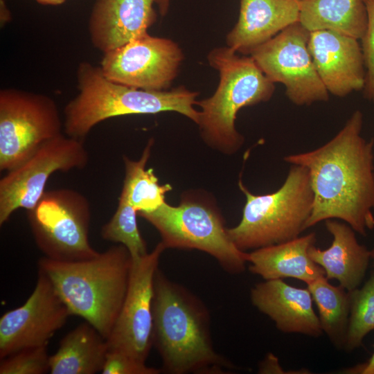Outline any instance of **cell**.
<instances>
[{"label": "cell", "mask_w": 374, "mask_h": 374, "mask_svg": "<svg viewBox=\"0 0 374 374\" xmlns=\"http://www.w3.org/2000/svg\"><path fill=\"white\" fill-rule=\"evenodd\" d=\"M296 1H300L301 0H296Z\"/></svg>", "instance_id": "obj_36"}, {"label": "cell", "mask_w": 374, "mask_h": 374, "mask_svg": "<svg viewBox=\"0 0 374 374\" xmlns=\"http://www.w3.org/2000/svg\"><path fill=\"white\" fill-rule=\"evenodd\" d=\"M55 100L17 89L0 91V170L10 171L46 141L62 134Z\"/></svg>", "instance_id": "obj_9"}, {"label": "cell", "mask_w": 374, "mask_h": 374, "mask_svg": "<svg viewBox=\"0 0 374 374\" xmlns=\"http://www.w3.org/2000/svg\"><path fill=\"white\" fill-rule=\"evenodd\" d=\"M184 59L172 40L146 33L103 54L100 68L108 80L150 91H164L178 73Z\"/></svg>", "instance_id": "obj_12"}, {"label": "cell", "mask_w": 374, "mask_h": 374, "mask_svg": "<svg viewBox=\"0 0 374 374\" xmlns=\"http://www.w3.org/2000/svg\"><path fill=\"white\" fill-rule=\"evenodd\" d=\"M165 249L160 242L151 252L132 260L127 293L112 330L106 339L108 350L121 351L145 362L153 346L154 276Z\"/></svg>", "instance_id": "obj_13"}, {"label": "cell", "mask_w": 374, "mask_h": 374, "mask_svg": "<svg viewBox=\"0 0 374 374\" xmlns=\"http://www.w3.org/2000/svg\"><path fill=\"white\" fill-rule=\"evenodd\" d=\"M170 0H156L161 15L164 16L168 10Z\"/></svg>", "instance_id": "obj_33"}, {"label": "cell", "mask_w": 374, "mask_h": 374, "mask_svg": "<svg viewBox=\"0 0 374 374\" xmlns=\"http://www.w3.org/2000/svg\"><path fill=\"white\" fill-rule=\"evenodd\" d=\"M132 265L128 250L119 244L80 260L44 256L38 270L49 278L71 314L84 319L107 339L123 305Z\"/></svg>", "instance_id": "obj_3"}, {"label": "cell", "mask_w": 374, "mask_h": 374, "mask_svg": "<svg viewBox=\"0 0 374 374\" xmlns=\"http://www.w3.org/2000/svg\"><path fill=\"white\" fill-rule=\"evenodd\" d=\"M138 215L155 227L166 249L200 250L213 256L229 274L245 270L248 253L231 240L221 215L213 205L184 199L177 206L165 202L152 212Z\"/></svg>", "instance_id": "obj_7"}, {"label": "cell", "mask_w": 374, "mask_h": 374, "mask_svg": "<svg viewBox=\"0 0 374 374\" xmlns=\"http://www.w3.org/2000/svg\"><path fill=\"white\" fill-rule=\"evenodd\" d=\"M70 316L49 278L38 270L35 287L26 301L0 319V359L26 348L48 346Z\"/></svg>", "instance_id": "obj_14"}, {"label": "cell", "mask_w": 374, "mask_h": 374, "mask_svg": "<svg viewBox=\"0 0 374 374\" xmlns=\"http://www.w3.org/2000/svg\"><path fill=\"white\" fill-rule=\"evenodd\" d=\"M250 297L253 305L268 316L283 332L315 337L322 335L308 288L291 286L282 279L265 280L251 288Z\"/></svg>", "instance_id": "obj_17"}, {"label": "cell", "mask_w": 374, "mask_h": 374, "mask_svg": "<svg viewBox=\"0 0 374 374\" xmlns=\"http://www.w3.org/2000/svg\"><path fill=\"white\" fill-rule=\"evenodd\" d=\"M153 145L150 140L137 161L123 156L125 177L120 197L124 198L138 213L152 212L165 201V195L172 189L169 184L160 185L153 169H146Z\"/></svg>", "instance_id": "obj_23"}, {"label": "cell", "mask_w": 374, "mask_h": 374, "mask_svg": "<svg viewBox=\"0 0 374 374\" xmlns=\"http://www.w3.org/2000/svg\"><path fill=\"white\" fill-rule=\"evenodd\" d=\"M357 39L331 30L310 32L308 50L328 92L345 97L364 89L366 67Z\"/></svg>", "instance_id": "obj_15"}, {"label": "cell", "mask_w": 374, "mask_h": 374, "mask_svg": "<svg viewBox=\"0 0 374 374\" xmlns=\"http://www.w3.org/2000/svg\"><path fill=\"white\" fill-rule=\"evenodd\" d=\"M83 142L61 134L7 172L0 180L1 226L17 209H32L45 193L48 180L54 172L81 170L87 166L89 153Z\"/></svg>", "instance_id": "obj_10"}, {"label": "cell", "mask_w": 374, "mask_h": 374, "mask_svg": "<svg viewBox=\"0 0 374 374\" xmlns=\"http://www.w3.org/2000/svg\"><path fill=\"white\" fill-rule=\"evenodd\" d=\"M325 225L332 235V244L323 250L312 246L310 257L323 269L328 280L335 279L345 290L352 291L364 279L371 251L357 242L355 231L348 224L330 219Z\"/></svg>", "instance_id": "obj_19"}, {"label": "cell", "mask_w": 374, "mask_h": 374, "mask_svg": "<svg viewBox=\"0 0 374 374\" xmlns=\"http://www.w3.org/2000/svg\"><path fill=\"white\" fill-rule=\"evenodd\" d=\"M362 125L357 110L326 143L284 157L309 172L314 202L306 229L330 219L344 221L364 236L374 229V141L362 137Z\"/></svg>", "instance_id": "obj_1"}, {"label": "cell", "mask_w": 374, "mask_h": 374, "mask_svg": "<svg viewBox=\"0 0 374 374\" xmlns=\"http://www.w3.org/2000/svg\"><path fill=\"white\" fill-rule=\"evenodd\" d=\"M309 37L310 31L296 22L250 54L264 74L272 82L283 84L287 98L299 106L329 97L309 52Z\"/></svg>", "instance_id": "obj_11"}, {"label": "cell", "mask_w": 374, "mask_h": 374, "mask_svg": "<svg viewBox=\"0 0 374 374\" xmlns=\"http://www.w3.org/2000/svg\"><path fill=\"white\" fill-rule=\"evenodd\" d=\"M312 232L285 242L254 249L248 253L249 271L265 280L293 278L306 284L325 276L323 269L309 255V249L316 242Z\"/></svg>", "instance_id": "obj_20"}, {"label": "cell", "mask_w": 374, "mask_h": 374, "mask_svg": "<svg viewBox=\"0 0 374 374\" xmlns=\"http://www.w3.org/2000/svg\"><path fill=\"white\" fill-rule=\"evenodd\" d=\"M238 186L246 202L240 223L228 233L241 251L285 242L306 229L314 202L306 168L291 165L283 184L269 194L251 193L241 179Z\"/></svg>", "instance_id": "obj_6"}, {"label": "cell", "mask_w": 374, "mask_h": 374, "mask_svg": "<svg viewBox=\"0 0 374 374\" xmlns=\"http://www.w3.org/2000/svg\"><path fill=\"white\" fill-rule=\"evenodd\" d=\"M26 211L35 243L46 257L75 261L98 253L89 240L90 204L81 193L71 188L46 190Z\"/></svg>", "instance_id": "obj_8"}, {"label": "cell", "mask_w": 374, "mask_h": 374, "mask_svg": "<svg viewBox=\"0 0 374 374\" xmlns=\"http://www.w3.org/2000/svg\"><path fill=\"white\" fill-rule=\"evenodd\" d=\"M137 215L134 207L119 196L116 212L100 231L103 239L125 247L132 260H137L148 253L145 241L138 228Z\"/></svg>", "instance_id": "obj_25"}, {"label": "cell", "mask_w": 374, "mask_h": 374, "mask_svg": "<svg viewBox=\"0 0 374 374\" xmlns=\"http://www.w3.org/2000/svg\"><path fill=\"white\" fill-rule=\"evenodd\" d=\"M307 285L317 305L322 331L337 348H344L350 313L348 291L330 284L326 276Z\"/></svg>", "instance_id": "obj_24"}, {"label": "cell", "mask_w": 374, "mask_h": 374, "mask_svg": "<svg viewBox=\"0 0 374 374\" xmlns=\"http://www.w3.org/2000/svg\"><path fill=\"white\" fill-rule=\"evenodd\" d=\"M371 258L373 260L374 266V248L371 251Z\"/></svg>", "instance_id": "obj_35"}, {"label": "cell", "mask_w": 374, "mask_h": 374, "mask_svg": "<svg viewBox=\"0 0 374 374\" xmlns=\"http://www.w3.org/2000/svg\"><path fill=\"white\" fill-rule=\"evenodd\" d=\"M355 371H357L356 373L362 374H374V351L368 361L364 364H362L359 368L355 370Z\"/></svg>", "instance_id": "obj_32"}, {"label": "cell", "mask_w": 374, "mask_h": 374, "mask_svg": "<svg viewBox=\"0 0 374 374\" xmlns=\"http://www.w3.org/2000/svg\"><path fill=\"white\" fill-rule=\"evenodd\" d=\"M299 22L310 32L331 30L362 39L367 26L364 0H301Z\"/></svg>", "instance_id": "obj_22"}, {"label": "cell", "mask_w": 374, "mask_h": 374, "mask_svg": "<svg viewBox=\"0 0 374 374\" xmlns=\"http://www.w3.org/2000/svg\"><path fill=\"white\" fill-rule=\"evenodd\" d=\"M78 93L64 108L66 135L84 140L98 123L112 117L176 112L198 123L196 97L199 93L179 87L170 91H150L114 82L100 66L87 62L77 69Z\"/></svg>", "instance_id": "obj_4"}, {"label": "cell", "mask_w": 374, "mask_h": 374, "mask_svg": "<svg viewBox=\"0 0 374 374\" xmlns=\"http://www.w3.org/2000/svg\"><path fill=\"white\" fill-rule=\"evenodd\" d=\"M156 0H97L88 24L93 46L103 54L148 33Z\"/></svg>", "instance_id": "obj_16"}, {"label": "cell", "mask_w": 374, "mask_h": 374, "mask_svg": "<svg viewBox=\"0 0 374 374\" xmlns=\"http://www.w3.org/2000/svg\"><path fill=\"white\" fill-rule=\"evenodd\" d=\"M37 2L44 5H60L63 3L66 0H35Z\"/></svg>", "instance_id": "obj_34"}, {"label": "cell", "mask_w": 374, "mask_h": 374, "mask_svg": "<svg viewBox=\"0 0 374 374\" xmlns=\"http://www.w3.org/2000/svg\"><path fill=\"white\" fill-rule=\"evenodd\" d=\"M47 346L29 347L0 359V374H42L49 372Z\"/></svg>", "instance_id": "obj_27"}, {"label": "cell", "mask_w": 374, "mask_h": 374, "mask_svg": "<svg viewBox=\"0 0 374 374\" xmlns=\"http://www.w3.org/2000/svg\"><path fill=\"white\" fill-rule=\"evenodd\" d=\"M152 343L170 374L224 373L235 366L214 349L208 308L196 295L156 271Z\"/></svg>", "instance_id": "obj_2"}, {"label": "cell", "mask_w": 374, "mask_h": 374, "mask_svg": "<svg viewBox=\"0 0 374 374\" xmlns=\"http://www.w3.org/2000/svg\"><path fill=\"white\" fill-rule=\"evenodd\" d=\"M161 371V369L148 366L145 362L125 353L108 350L101 373L159 374Z\"/></svg>", "instance_id": "obj_29"}, {"label": "cell", "mask_w": 374, "mask_h": 374, "mask_svg": "<svg viewBox=\"0 0 374 374\" xmlns=\"http://www.w3.org/2000/svg\"><path fill=\"white\" fill-rule=\"evenodd\" d=\"M296 0H240L238 22L226 36L227 46L243 54L251 53L289 26L299 22Z\"/></svg>", "instance_id": "obj_18"}, {"label": "cell", "mask_w": 374, "mask_h": 374, "mask_svg": "<svg viewBox=\"0 0 374 374\" xmlns=\"http://www.w3.org/2000/svg\"><path fill=\"white\" fill-rule=\"evenodd\" d=\"M350 316L344 348L352 351L374 329V272L360 289L348 291Z\"/></svg>", "instance_id": "obj_26"}, {"label": "cell", "mask_w": 374, "mask_h": 374, "mask_svg": "<svg viewBox=\"0 0 374 374\" xmlns=\"http://www.w3.org/2000/svg\"><path fill=\"white\" fill-rule=\"evenodd\" d=\"M262 373H271V371H281L276 357L269 354L260 365Z\"/></svg>", "instance_id": "obj_30"}, {"label": "cell", "mask_w": 374, "mask_h": 374, "mask_svg": "<svg viewBox=\"0 0 374 374\" xmlns=\"http://www.w3.org/2000/svg\"><path fill=\"white\" fill-rule=\"evenodd\" d=\"M209 64L219 72L220 82L210 98L197 101L201 107L197 125L204 139L226 153L237 151L244 139L235 127L238 111L268 101L275 87L250 57H240L229 48L220 47L208 55Z\"/></svg>", "instance_id": "obj_5"}, {"label": "cell", "mask_w": 374, "mask_h": 374, "mask_svg": "<svg viewBox=\"0 0 374 374\" xmlns=\"http://www.w3.org/2000/svg\"><path fill=\"white\" fill-rule=\"evenodd\" d=\"M367 12V26L362 40L366 67L364 97L374 103V0H364Z\"/></svg>", "instance_id": "obj_28"}, {"label": "cell", "mask_w": 374, "mask_h": 374, "mask_svg": "<svg viewBox=\"0 0 374 374\" xmlns=\"http://www.w3.org/2000/svg\"><path fill=\"white\" fill-rule=\"evenodd\" d=\"M108 346L106 339L85 321L69 332L49 359L51 374H94L101 372Z\"/></svg>", "instance_id": "obj_21"}, {"label": "cell", "mask_w": 374, "mask_h": 374, "mask_svg": "<svg viewBox=\"0 0 374 374\" xmlns=\"http://www.w3.org/2000/svg\"><path fill=\"white\" fill-rule=\"evenodd\" d=\"M11 19V14L4 0H0V21L3 26Z\"/></svg>", "instance_id": "obj_31"}]
</instances>
